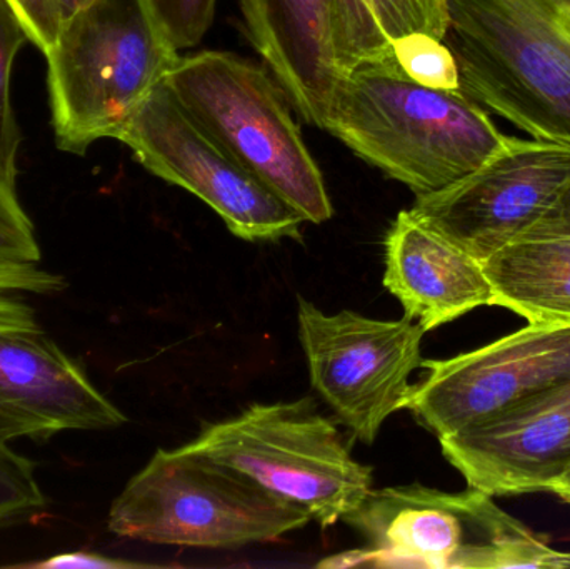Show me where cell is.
Segmentation results:
<instances>
[{"mask_svg":"<svg viewBox=\"0 0 570 569\" xmlns=\"http://www.w3.org/2000/svg\"><path fill=\"white\" fill-rule=\"evenodd\" d=\"M324 129L415 196L458 183L509 137L462 90L432 89L409 79L394 53L341 73Z\"/></svg>","mask_w":570,"mask_h":569,"instance_id":"1","label":"cell"},{"mask_svg":"<svg viewBox=\"0 0 570 569\" xmlns=\"http://www.w3.org/2000/svg\"><path fill=\"white\" fill-rule=\"evenodd\" d=\"M461 90L532 139L570 147V0H445Z\"/></svg>","mask_w":570,"mask_h":569,"instance_id":"2","label":"cell"},{"mask_svg":"<svg viewBox=\"0 0 570 569\" xmlns=\"http://www.w3.org/2000/svg\"><path fill=\"white\" fill-rule=\"evenodd\" d=\"M492 498L471 487L462 493L422 484L371 490L342 520L367 548L335 555L318 567L570 568L569 551L552 548Z\"/></svg>","mask_w":570,"mask_h":569,"instance_id":"3","label":"cell"},{"mask_svg":"<svg viewBox=\"0 0 570 569\" xmlns=\"http://www.w3.org/2000/svg\"><path fill=\"white\" fill-rule=\"evenodd\" d=\"M43 56L57 146L80 156L117 139L179 59L142 0H94L60 22Z\"/></svg>","mask_w":570,"mask_h":569,"instance_id":"4","label":"cell"},{"mask_svg":"<svg viewBox=\"0 0 570 569\" xmlns=\"http://www.w3.org/2000/svg\"><path fill=\"white\" fill-rule=\"evenodd\" d=\"M194 122L304 223L331 219L324 177L279 84L237 53L180 57L166 79Z\"/></svg>","mask_w":570,"mask_h":569,"instance_id":"5","label":"cell"},{"mask_svg":"<svg viewBox=\"0 0 570 569\" xmlns=\"http://www.w3.org/2000/svg\"><path fill=\"white\" fill-rule=\"evenodd\" d=\"M311 521L256 481L187 447L156 451L116 498L110 533L167 547L273 543Z\"/></svg>","mask_w":570,"mask_h":569,"instance_id":"6","label":"cell"},{"mask_svg":"<svg viewBox=\"0 0 570 569\" xmlns=\"http://www.w3.org/2000/svg\"><path fill=\"white\" fill-rule=\"evenodd\" d=\"M187 448L246 474L321 527L344 520L372 490V470L354 460L337 426L312 400L254 404L209 424Z\"/></svg>","mask_w":570,"mask_h":569,"instance_id":"7","label":"cell"},{"mask_svg":"<svg viewBox=\"0 0 570 569\" xmlns=\"http://www.w3.org/2000/svg\"><path fill=\"white\" fill-rule=\"evenodd\" d=\"M297 320L312 387L361 443H374L385 420L405 410L425 331L407 316L325 314L302 296Z\"/></svg>","mask_w":570,"mask_h":569,"instance_id":"8","label":"cell"},{"mask_svg":"<svg viewBox=\"0 0 570 569\" xmlns=\"http://www.w3.org/2000/svg\"><path fill=\"white\" fill-rule=\"evenodd\" d=\"M117 140L154 176L204 200L239 239H301V216L194 122L166 80L137 107Z\"/></svg>","mask_w":570,"mask_h":569,"instance_id":"9","label":"cell"},{"mask_svg":"<svg viewBox=\"0 0 570 569\" xmlns=\"http://www.w3.org/2000/svg\"><path fill=\"white\" fill-rule=\"evenodd\" d=\"M570 179V147L508 137L458 183L415 197L412 216L484 264L524 237Z\"/></svg>","mask_w":570,"mask_h":569,"instance_id":"10","label":"cell"},{"mask_svg":"<svg viewBox=\"0 0 570 569\" xmlns=\"http://www.w3.org/2000/svg\"><path fill=\"white\" fill-rule=\"evenodd\" d=\"M405 410L438 438L489 423L570 376V323L528 326L471 353L422 361Z\"/></svg>","mask_w":570,"mask_h":569,"instance_id":"11","label":"cell"},{"mask_svg":"<svg viewBox=\"0 0 570 569\" xmlns=\"http://www.w3.org/2000/svg\"><path fill=\"white\" fill-rule=\"evenodd\" d=\"M239 7L288 104L318 129L341 73L392 53L361 0H239Z\"/></svg>","mask_w":570,"mask_h":569,"instance_id":"12","label":"cell"},{"mask_svg":"<svg viewBox=\"0 0 570 569\" xmlns=\"http://www.w3.org/2000/svg\"><path fill=\"white\" fill-rule=\"evenodd\" d=\"M469 487L491 497L541 493L570 471V376L509 413L439 438Z\"/></svg>","mask_w":570,"mask_h":569,"instance_id":"13","label":"cell"},{"mask_svg":"<svg viewBox=\"0 0 570 569\" xmlns=\"http://www.w3.org/2000/svg\"><path fill=\"white\" fill-rule=\"evenodd\" d=\"M86 371L43 333H0V441L126 423Z\"/></svg>","mask_w":570,"mask_h":569,"instance_id":"14","label":"cell"},{"mask_svg":"<svg viewBox=\"0 0 570 569\" xmlns=\"http://www.w3.org/2000/svg\"><path fill=\"white\" fill-rule=\"evenodd\" d=\"M384 286L425 333L494 301L484 264L409 209L399 213L385 236Z\"/></svg>","mask_w":570,"mask_h":569,"instance_id":"15","label":"cell"},{"mask_svg":"<svg viewBox=\"0 0 570 569\" xmlns=\"http://www.w3.org/2000/svg\"><path fill=\"white\" fill-rule=\"evenodd\" d=\"M492 306L528 323H570V236H529L484 263Z\"/></svg>","mask_w":570,"mask_h":569,"instance_id":"16","label":"cell"},{"mask_svg":"<svg viewBox=\"0 0 570 569\" xmlns=\"http://www.w3.org/2000/svg\"><path fill=\"white\" fill-rule=\"evenodd\" d=\"M67 283L40 263L0 256V333H42L29 296L62 293Z\"/></svg>","mask_w":570,"mask_h":569,"instance_id":"17","label":"cell"},{"mask_svg":"<svg viewBox=\"0 0 570 569\" xmlns=\"http://www.w3.org/2000/svg\"><path fill=\"white\" fill-rule=\"evenodd\" d=\"M29 32L9 0H0V174L10 183L17 180V153L20 130L10 104V72Z\"/></svg>","mask_w":570,"mask_h":569,"instance_id":"18","label":"cell"},{"mask_svg":"<svg viewBox=\"0 0 570 569\" xmlns=\"http://www.w3.org/2000/svg\"><path fill=\"white\" fill-rule=\"evenodd\" d=\"M391 46L399 67L409 79L432 89L461 90L458 60L444 40L414 32Z\"/></svg>","mask_w":570,"mask_h":569,"instance_id":"19","label":"cell"},{"mask_svg":"<svg viewBox=\"0 0 570 569\" xmlns=\"http://www.w3.org/2000/svg\"><path fill=\"white\" fill-rule=\"evenodd\" d=\"M389 42L409 33L424 32L444 40L449 17L445 0H361Z\"/></svg>","mask_w":570,"mask_h":569,"instance_id":"20","label":"cell"},{"mask_svg":"<svg viewBox=\"0 0 570 569\" xmlns=\"http://www.w3.org/2000/svg\"><path fill=\"white\" fill-rule=\"evenodd\" d=\"M36 464L0 441V528L46 504Z\"/></svg>","mask_w":570,"mask_h":569,"instance_id":"21","label":"cell"},{"mask_svg":"<svg viewBox=\"0 0 570 569\" xmlns=\"http://www.w3.org/2000/svg\"><path fill=\"white\" fill-rule=\"evenodd\" d=\"M160 32L179 50L197 46L209 32L217 0H142Z\"/></svg>","mask_w":570,"mask_h":569,"instance_id":"22","label":"cell"},{"mask_svg":"<svg viewBox=\"0 0 570 569\" xmlns=\"http://www.w3.org/2000/svg\"><path fill=\"white\" fill-rule=\"evenodd\" d=\"M0 256L40 263L36 227L17 196L16 183L0 174Z\"/></svg>","mask_w":570,"mask_h":569,"instance_id":"23","label":"cell"},{"mask_svg":"<svg viewBox=\"0 0 570 569\" xmlns=\"http://www.w3.org/2000/svg\"><path fill=\"white\" fill-rule=\"evenodd\" d=\"M29 32L30 42L43 53L56 42L60 17L53 0H9Z\"/></svg>","mask_w":570,"mask_h":569,"instance_id":"24","label":"cell"},{"mask_svg":"<svg viewBox=\"0 0 570 569\" xmlns=\"http://www.w3.org/2000/svg\"><path fill=\"white\" fill-rule=\"evenodd\" d=\"M147 565L134 563V561L116 560L104 555L87 553V551H73V553H60L33 563H22L19 568L33 569H130L144 568Z\"/></svg>","mask_w":570,"mask_h":569,"instance_id":"25","label":"cell"},{"mask_svg":"<svg viewBox=\"0 0 570 569\" xmlns=\"http://www.w3.org/2000/svg\"><path fill=\"white\" fill-rule=\"evenodd\" d=\"M529 236H570V179L551 209L524 237Z\"/></svg>","mask_w":570,"mask_h":569,"instance_id":"26","label":"cell"},{"mask_svg":"<svg viewBox=\"0 0 570 569\" xmlns=\"http://www.w3.org/2000/svg\"><path fill=\"white\" fill-rule=\"evenodd\" d=\"M90 2H94V0H53L57 13H59L60 17V22L72 17L73 13L89 6Z\"/></svg>","mask_w":570,"mask_h":569,"instance_id":"27","label":"cell"},{"mask_svg":"<svg viewBox=\"0 0 570 569\" xmlns=\"http://www.w3.org/2000/svg\"><path fill=\"white\" fill-rule=\"evenodd\" d=\"M549 493L558 494L562 500L568 501L570 503V471L566 477H562L554 487L551 488Z\"/></svg>","mask_w":570,"mask_h":569,"instance_id":"28","label":"cell"}]
</instances>
